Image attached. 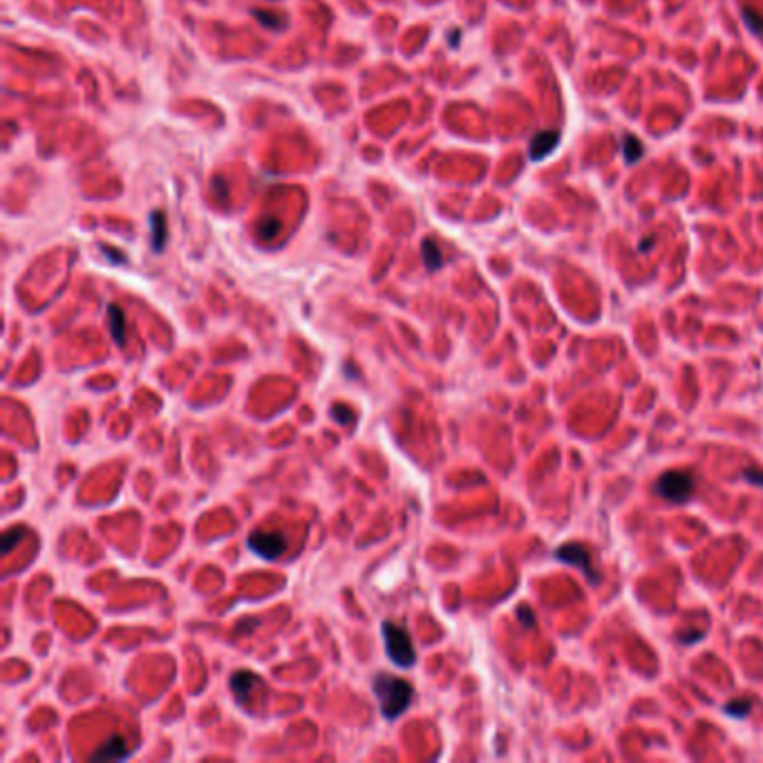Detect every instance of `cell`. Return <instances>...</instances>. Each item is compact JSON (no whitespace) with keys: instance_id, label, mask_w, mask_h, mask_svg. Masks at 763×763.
Instances as JSON below:
<instances>
[{"instance_id":"7c38bea8","label":"cell","mask_w":763,"mask_h":763,"mask_svg":"<svg viewBox=\"0 0 763 763\" xmlns=\"http://www.w3.org/2000/svg\"><path fill=\"white\" fill-rule=\"evenodd\" d=\"M623 152H625V161L627 164H636L640 157H642V141L636 137V134H625L623 139Z\"/></svg>"},{"instance_id":"ac0fdd59","label":"cell","mask_w":763,"mask_h":763,"mask_svg":"<svg viewBox=\"0 0 763 763\" xmlns=\"http://www.w3.org/2000/svg\"><path fill=\"white\" fill-rule=\"evenodd\" d=\"M278 231H280V222L278 220H269L264 224H260V236H264V238H273Z\"/></svg>"},{"instance_id":"52a82bcc","label":"cell","mask_w":763,"mask_h":763,"mask_svg":"<svg viewBox=\"0 0 763 763\" xmlns=\"http://www.w3.org/2000/svg\"><path fill=\"white\" fill-rule=\"evenodd\" d=\"M125 755H128V743H125V739L121 737V734H114V737L103 741L101 746L92 752V757L90 759L92 761H119Z\"/></svg>"},{"instance_id":"6da1fadb","label":"cell","mask_w":763,"mask_h":763,"mask_svg":"<svg viewBox=\"0 0 763 763\" xmlns=\"http://www.w3.org/2000/svg\"><path fill=\"white\" fill-rule=\"evenodd\" d=\"M374 698L379 701V710L383 719L394 721L408 710L412 701V687L403 678L390 676V674H379L372 683Z\"/></svg>"},{"instance_id":"7a4b0ae2","label":"cell","mask_w":763,"mask_h":763,"mask_svg":"<svg viewBox=\"0 0 763 763\" xmlns=\"http://www.w3.org/2000/svg\"><path fill=\"white\" fill-rule=\"evenodd\" d=\"M381 634H383V642H385V651H388L390 660L401 669H408L415 665L417 660V651L415 645H412L408 631L403 627L394 625L390 620H385L381 625Z\"/></svg>"},{"instance_id":"5b68a950","label":"cell","mask_w":763,"mask_h":763,"mask_svg":"<svg viewBox=\"0 0 763 763\" xmlns=\"http://www.w3.org/2000/svg\"><path fill=\"white\" fill-rule=\"evenodd\" d=\"M555 558L562 560V562H567V564H573V567H578V569H582V571L587 573L589 582H598V576L594 573V569H591L589 551L582 544L571 542V544L558 546V549H555Z\"/></svg>"},{"instance_id":"4fadbf2b","label":"cell","mask_w":763,"mask_h":763,"mask_svg":"<svg viewBox=\"0 0 763 763\" xmlns=\"http://www.w3.org/2000/svg\"><path fill=\"white\" fill-rule=\"evenodd\" d=\"M752 701L750 698H737V701H730L723 705V712L728 716H734V719H743V716L750 714Z\"/></svg>"},{"instance_id":"ba28073f","label":"cell","mask_w":763,"mask_h":763,"mask_svg":"<svg viewBox=\"0 0 763 763\" xmlns=\"http://www.w3.org/2000/svg\"><path fill=\"white\" fill-rule=\"evenodd\" d=\"M258 676L253 674V671H238V674L231 676V692L233 696H236L238 705H244L247 703V696H249V689L253 683H258Z\"/></svg>"},{"instance_id":"3957f363","label":"cell","mask_w":763,"mask_h":763,"mask_svg":"<svg viewBox=\"0 0 763 763\" xmlns=\"http://www.w3.org/2000/svg\"><path fill=\"white\" fill-rule=\"evenodd\" d=\"M654 490L658 497L671 501V504H685L694 495L696 479L685 470H667L654 483Z\"/></svg>"},{"instance_id":"2e32d148","label":"cell","mask_w":763,"mask_h":763,"mask_svg":"<svg viewBox=\"0 0 763 763\" xmlns=\"http://www.w3.org/2000/svg\"><path fill=\"white\" fill-rule=\"evenodd\" d=\"M331 417H334L336 421H338V424H343V426H347V424H352V410H349L347 406H334V408H331Z\"/></svg>"},{"instance_id":"e0dca14e","label":"cell","mask_w":763,"mask_h":763,"mask_svg":"<svg viewBox=\"0 0 763 763\" xmlns=\"http://www.w3.org/2000/svg\"><path fill=\"white\" fill-rule=\"evenodd\" d=\"M741 477L746 481H750V483H755V486H763V470H759V468H746Z\"/></svg>"},{"instance_id":"9c48e42d","label":"cell","mask_w":763,"mask_h":763,"mask_svg":"<svg viewBox=\"0 0 763 763\" xmlns=\"http://www.w3.org/2000/svg\"><path fill=\"white\" fill-rule=\"evenodd\" d=\"M150 233H152V251H155V253H161L164 247H166V238H168L166 215L161 211L150 213Z\"/></svg>"},{"instance_id":"5bb4252c","label":"cell","mask_w":763,"mask_h":763,"mask_svg":"<svg viewBox=\"0 0 763 763\" xmlns=\"http://www.w3.org/2000/svg\"><path fill=\"white\" fill-rule=\"evenodd\" d=\"M743 21H746V25H748L755 34H763V16H761V14H757L755 9L743 7Z\"/></svg>"},{"instance_id":"30bf717a","label":"cell","mask_w":763,"mask_h":763,"mask_svg":"<svg viewBox=\"0 0 763 763\" xmlns=\"http://www.w3.org/2000/svg\"><path fill=\"white\" fill-rule=\"evenodd\" d=\"M107 327H110V334L114 338L116 345H123L125 343V316L123 311L116 307V304H110L107 307Z\"/></svg>"},{"instance_id":"9a60e30c","label":"cell","mask_w":763,"mask_h":763,"mask_svg":"<svg viewBox=\"0 0 763 763\" xmlns=\"http://www.w3.org/2000/svg\"><path fill=\"white\" fill-rule=\"evenodd\" d=\"M21 540H23V528H12V531H7L5 537H3V551L9 553L14 549V544L21 542Z\"/></svg>"},{"instance_id":"8992f818","label":"cell","mask_w":763,"mask_h":763,"mask_svg":"<svg viewBox=\"0 0 763 763\" xmlns=\"http://www.w3.org/2000/svg\"><path fill=\"white\" fill-rule=\"evenodd\" d=\"M560 137H562L560 130L537 132L535 137L531 139V146H528V157H531V161H540L546 155H551V152L555 150V146H558Z\"/></svg>"},{"instance_id":"277c9868","label":"cell","mask_w":763,"mask_h":763,"mask_svg":"<svg viewBox=\"0 0 763 763\" xmlns=\"http://www.w3.org/2000/svg\"><path fill=\"white\" fill-rule=\"evenodd\" d=\"M249 549L262 560H278L286 551V537L275 531H255L249 535Z\"/></svg>"},{"instance_id":"8fae6325","label":"cell","mask_w":763,"mask_h":763,"mask_svg":"<svg viewBox=\"0 0 763 763\" xmlns=\"http://www.w3.org/2000/svg\"><path fill=\"white\" fill-rule=\"evenodd\" d=\"M421 255H424V264L428 271H439L443 264V255H441V249H439V244L432 240V238H426L424 244H421Z\"/></svg>"},{"instance_id":"d6986e66","label":"cell","mask_w":763,"mask_h":763,"mask_svg":"<svg viewBox=\"0 0 763 763\" xmlns=\"http://www.w3.org/2000/svg\"><path fill=\"white\" fill-rule=\"evenodd\" d=\"M651 242H654V238H649V240H645V242H642V244H640V251H645V249H649V247H651Z\"/></svg>"}]
</instances>
